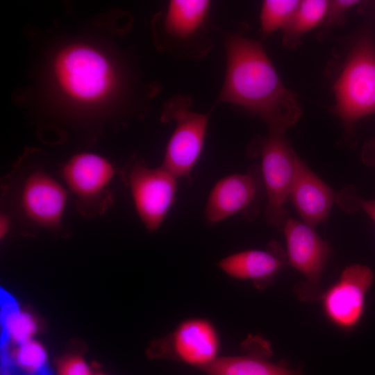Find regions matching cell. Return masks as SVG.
<instances>
[{"label": "cell", "mask_w": 375, "mask_h": 375, "mask_svg": "<svg viewBox=\"0 0 375 375\" xmlns=\"http://www.w3.org/2000/svg\"><path fill=\"white\" fill-rule=\"evenodd\" d=\"M226 72L218 101L259 115L269 129L285 131L301 115L295 94L283 83L261 44L239 34L226 41Z\"/></svg>", "instance_id": "cell-1"}, {"label": "cell", "mask_w": 375, "mask_h": 375, "mask_svg": "<svg viewBox=\"0 0 375 375\" xmlns=\"http://www.w3.org/2000/svg\"><path fill=\"white\" fill-rule=\"evenodd\" d=\"M333 90V111L347 131L375 113V44L371 31L362 33L353 43Z\"/></svg>", "instance_id": "cell-2"}, {"label": "cell", "mask_w": 375, "mask_h": 375, "mask_svg": "<svg viewBox=\"0 0 375 375\" xmlns=\"http://www.w3.org/2000/svg\"><path fill=\"white\" fill-rule=\"evenodd\" d=\"M53 73L65 94L85 104L105 101L117 85L111 62L97 49L83 44L61 49L53 61Z\"/></svg>", "instance_id": "cell-3"}, {"label": "cell", "mask_w": 375, "mask_h": 375, "mask_svg": "<svg viewBox=\"0 0 375 375\" xmlns=\"http://www.w3.org/2000/svg\"><path fill=\"white\" fill-rule=\"evenodd\" d=\"M269 133L252 142L249 153L260 156L265 188V216L269 224L282 230L287 220L284 205L289 197L296 171L297 155L285 136V131L269 129Z\"/></svg>", "instance_id": "cell-4"}, {"label": "cell", "mask_w": 375, "mask_h": 375, "mask_svg": "<svg viewBox=\"0 0 375 375\" xmlns=\"http://www.w3.org/2000/svg\"><path fill=\"white\" fill-rule=\"evenodd\" d=\"M67 192L47 170L33 168L22 172L18 178L15 203L22 217L32 226L57 230L61 226Z\"/></svg>", "instance_id": "cell-5"}, {"label": "cell", "mask_w": 375, "mask_h": 375, "mask_svg": "<svg viewBox=\"0 0 375 375\" xmlns=\"http://www.w3.org/2000/svg\"><path fill=\"white\" fill-rule=\"evenodd\" d=\"M285 235L288 263L305 278L294 287L297 298L303 301L319 299L323 291L320 281L331 256L328 244L303 222L288 218L282 228Z\"/></svg>", "instance_id": "cell-6"}, {"label": "cell", "mask_w": 375, "mask_h": 375, "mask_svg": "<svg viewBox=\"0 0 375 375\" xmlns=\"http://www.w3.org/2000/svg\"><path fill=\"white\" fill-rule=\"evenodd\" d=\"M124 177L140 219L148 231H157L175 201L178 178L162 166L141 162L131 165Z\"/></svg>", "instance_id": "cell-7"}, {"label": "cell", "mask_w": 375, "mask_h": 375, "mask_svg": "<svg viewBox=\"0 0 375 375\" xmlns=\"http://www.w3.org/2000/svg\"><path fill=\"white\" fill-rule=\"evenodd\" d=\"M220 340L213 324L202 318L181 322L164 338L153 342L147 349L150 358L171 359L201 369L218 357Z\"/></svg>", "instance_id": "cell-8"}, {"label": "cell", "mask_w": 375, "mask_h": 375, "mask_svg": "<svg viewBox=\"0 0 375 375\" xmlns=\"http://www.w3.org/2000/svg\"><path fill=\"white\" fill-rule=\"evenodd\" d=\"M60 172L80 210L92 214L108 208L111 203L108 186L116 170L108 159L94 153H79L72 156Z\"/></svg>", "instance_id": "cell-9"}, {"label": "cell", "mask_w": 375, "mask_h": 375, "mask_svg": "<svg viewBox=\"0 0 375 375\" xmlns=\"http://www.w3.org/2000/svg\"><path fill=\"white\" fill-rule=\"evenodd\" d=\"M373 279V272L366 265L347 267L319 299L326 319L342 331L354 328L363 316L366 295Z\"/></svg>", "instance_id": "cell-10"}, {"label": "cell", "mask_w": 375, "mask_h": 375, "mask_svg": "<svg viewBox=\"0 0 375 375\" xmlns=\"http://www.w3.org/2000/svg\"><path fill=\"white\" fill-rule=\"evenodd\" d=\"M265 190L260 170L226 176L215 184L204 210L206 220L216 224L237 213L249 219L258 212Z\"/></svg>", "instance_id": "cell-11"}, {"label": "cell", "mask_w": 375, "mask_h": 375, "mask_svg": "<svg viewBox=\"0 0 375 375\" xmlns=\"http://www.w3.org/2000/svg\"><path fill=\"white\" fill-rule=\"evenodd\" d=\"M169 119L175 129L166 147L161 166L176 178L191 179L204 144L208 115L192 112L181 106H169Z\"/></svg>", "instance_id": "cell-12"}, {"label": "cell", "mask_w": 375, "mask_h": 375, "mask_svg": "<svg viewBox=\"0 0 375 375\" xmlns=\"http://www.w3.org/2000/svg\"><path fill=\"white\" fill-rule=\"evenodd\" d=\"M289 197L303 222L314 227L327 219L335 194L297 156Z\"/></svg>", "instance_id": "cell-13"}, {"label": "cell", "mask_w": 375, "mask_h": 375, "mask_svg": "<svg viewBox=\"0 0 375 375\" xmlns=\"http://www.w3.org/2000/svg\"><path fill=\"white\" fill-rule=\"evenodd\" d=\"M287 256L276 243L266 250L249 249L231 254L218 263L229 276L252 280L259 287L271 283L285 266Z\"/></svg>", "instance_id": "cell-14"}, {"label": "cell", "mask_w": 375, "mask_h": 375, "mask_svg": "<svg viewBox=\"0 0 375 375\" xmlns=\"http://www.w3.org/2000/svg\"><path fill=\"white\" fill-rule=\"evenodd\" d=\"M267 352L255 351L243 356H219L201 369L208 375H301L267 360Z\"/></svg>", "instance_id": "cell-15"}, {"label": "cell", "mask_w": 375, "mask_h": 375, "mask_svg": "<svg viewBox=\"0 0 375 375\" xmlns=\"http://www.w3.org/2000/svg\"><path fill=\"white\" fill-rule=\"evenodd\" d=\"M210 2L206 0H172L165 17L166 32L176 40H186L203 26Z\"/></svg>", "instance_id": "cell-16"}, {"label": "cell", "mask_w": 375, "mask_h": 375, "mask_svg": "<svg viewBox=\"0 0 375 375\" xmlns=\"http://www.w3.org/2000/svg\"><path fill=\"white\" fill-rule=\"evenodd\" d=\"M329 1H300L290 23L283 31V42L293 47L305 33L324 22Z\"/></svg>", "instance_id": "cell-17"}, {"label": "cell", "mask_w": 375, "mask_h": 375, "mask_svg": "<svg viewBox=\"0 0 375 375\" xmlns=\"http://www.w3.org/2000/svg\"><path fill=\"white\" fill-rule=\"evenodd\" d=\"M3 299L1 323L3 338L12 345L33 339L39 328L36 318L19 308L8 298Z\"/></svg>", "instance_id": "cell-18"}, {"label": "cell", "mask_w": 375, "mask_h": 375, "mask_svg": "<svg viewBox=\"0 0 375 375\" xmlns=\"http://www.w3.org/2000/svg\"><path fill=\"white\" fill-rule=\"evenodd\" d=\"M7 360L24 375H47V352L44 347L34 339L12 345L8 352Z\"/></svg>", "instance_id": "cell-19"}, {"label": "cell", "mask_w": 375, "mask_h": 375, "mask_svg": "<svg viewBox=\"0 0 375 375\" xmlns=\"http://www.w3.org/2000/svg\"><path fill=\"white\" fill-rule=\"evenodd\" d=\"M300 1L265 0L260 12V23L262 33L269 35L276 31H283L290 23Z\"/></svg>", "instance_id": "cell-20"}, {"label": "cell", "mask_w": 375, "mask_h": 375, "mask_svg": "<svg viewBox=\"0 0 375 375\" xmlns=\"http://www.w3.org/2000/svg\"><path fill=\"white\" fill-rule=\"evenodd\" d=\"M56 375H93L94 373L85 360L76 353L67 354L56 362Z\"/></svg>", "instance_id": "cell-21"}, {"label": "cell", "mask_w": 375, "mask_h": 375, "mask_svg": "<svg viewBox=\"0 0 375 375\" xmlns=\"http://www.w3.org/2000/svg\"><path fill=\"white\" fill-rule=\"evenodd\" d=\"M360 3L356 0L329 1L326 16L324 24L328 26L338 25L345 19V14Z\"/></svg>", "instance_id": "cell-22"}, {"label": "cell", "mask_w": 375, "mask_h": 375, "mask_svg": "<svg viewBox=\"0 0 375 375\" xmlns=\"http://www.w3.org/2000/svg\"><path fill=\"white\" fill-rule=\"evenodd\" d=\"M338 197H339V201H341L342 204L350 203L351 204L355 203L357 206H360L370 217L375 224V200H360L354 199L344 193L340 194Z\"/></svg>", "instance_id": "cell-23"}, {"label": "cell", "mask_w": 375, "mask_h": 375, "mask_svg": "<svg viewBox=\"0 0 375 375\" xmlns=\"http://www.w3.org/2000/svg\"><path fill=\"white\" fill-rule=\"evenodd\" d=\"M10 218L5 213L0 217V238H3L8 233L10 228Z\"/></svg>", "instance_id": "cell-24"}, {"label": "cell", "mask_w": 375, "mask_h": 375, "mask_svg": "<svg viewBox=\"0 0 375 375\" xmlns=\"http://www.w3.org/2000/svg\"><path fill=\"white\" fill-rule=\"evenodd\" d=\"M93 375H108V374L101 373V372H97V373H94Z\"/></svg>", "instance_id": "cell-25"}]
</instances>
